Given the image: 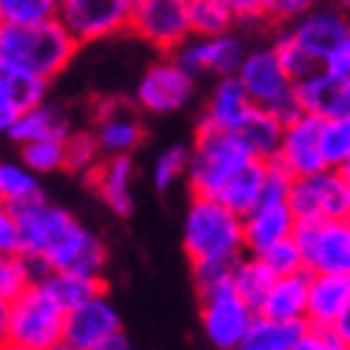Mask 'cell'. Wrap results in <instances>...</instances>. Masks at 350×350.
<instances>
[{
    "label": "cell",
    "instance_id": "6da1fadb",
    "mask_svg": "<svg viewBox=\"0 0 350 350\" xmlns=\"http://www.w3.org/2000/svg\"><path fill=\"white\" fill-rule=\"evenodd\" d=\"M77 40L60 21L29 26H0V66L51 83L60 77L77 55Z\"/></svg>",
    "mask_w": 350,
    "mask_h": 350
},
{
    "label": "cell",
    "instance_id": "7a4b0ae2",
    "mask_svg": "<svg viewBox=\"0 0 350 350\" xmlns=\"http://www.w3.org/2000/svg\"><path fill=\"white\" fill-rule=\"evenodd\" d=\"M183 248L191 265H202V262L231 265L245 254L242 217L211 197H191L183 219Z\"/></svg>",
    "mask_w": 350,
    "mask_h": 350
},
{
    "label": "cell",
    "instance_id": "3957f363",
    "mask_svg": "<svg viewBox=\"0 0 350 350\" xmlns=\"http://www.w3.org/2000/svg\"><path fill=\"white\" fill-rule=\"evenodd\" d=\"M285 31L319 68L350 77V23L342 9L317 6L288 23Z\"/></svg>",
    "mask_w": 350,
    "mask_h": 350
},
{
    "label": "cell",
    "instance_id": "277c9868",
    "mask_svg": "<svg viewBox=\"0 0 350 350\" xmlns=\"http://www.w3.org/2000/svg\"><path fill=\"white\" fill-rule=\"evenodd\" d=\"M251 154L231 131L197 129L194 143L188 146V168L185 180L194 197H217V191L228 183L231 174H237Z\"/></svg>",
    "mask_w": 350,
    "mask_h": 350
},
{
    "label": "cell",
    "instance_id": "5b68a950",
    "mask_svg": "<svg viewBox=\"0 0 350 350\" xmlns=\"http://www.w3.org/2000/svg\"><path fill=\"white\" fill-rule=\"evenodd\" d=\"M291 174H285L273 160L268 163L265 183H262L259 200L251 205V211L242 214V245L245 254H259L268 245L279 242L293 234L296 217L288 205Z\"/></svg>",
    "mask_w": 350,
    "mask_h": 350
},
{
    "label": "cell",
    "instance_id": "8992f818",
    "mask_svg": "<svg viewBox=\"0 0 350 350\" xmlns=\"http://www.w3.org/2000/svg\"><path fill=\"white\" fill-rule=\"evenodd\" d=\"M234 77L239 80L242 92L248 94V100L256 109H265L276 114L279 120H291L296 114H302L296 109L293 100V80L282 68V63L276 60L271 46H256L245 51L242 63L237 66Z\"/></svg>",
    "mask_w": 350,
    "mask_h": 350
},
{
    "label": "cell",
    "instance_id": "52a82bcc",
    "mask_svg": "<svg viewBox=\"0 0 350 350\" xmlns=\"http://www.w3.org/2000/svg\"><path fill=\"white\" fill-rule=\"evenodd\" d=\"M66 310L51 299L49 291L34 282L14 302H9V342L29 350H49L63 342Z\"/></svg>",
    "mask_w": 350,
    "mask_h": 350
},
{
    "label": "cell",
    "instance_id": "ba28073f",
    "mask_svg": "<svg viewBox=\"0 0 350 350\" xmlns=\"http://www.w3.org/2000/svg\"><path fill=\"white\" fill-rule=\"evenodd\" d=\"M200 293V325L208 345L217 350H234L242 334L254 322V308L234 291L231 276L197 288Z\"/></svg>",
    "mask_w": 350,
    "mask_h": 350
},
{
    "label": "cell",
    "instance_id": "9c48e42d",
    "mask_svg": "<svg viewBox=\"0 0 350 350\" xmlns=\"http://www.w3.org/2000/svg\"><path fill=\"white\" fill-rule=\"evenodd\" d=\"M288 205L296 222L305 219H350V171L322 168L308 177H293Z\"/></svg>",
    "mask_w": 350,
    "mask_h": 350
},
{
    "label": "cell",
    "instance_id": "30bf717a",
    "mask_svg": "<svg viewBox=\"0 0 350 350\" xmlns=\"http://www.w3.org/2000/svg\"><path fill=\"white\" fill-rule=\"evenodd\" d=\"M12 211L17 219V231H21V254L29 256L40 271H43V262L51 256V251L80 222L72 211H66L63 205H55L46 194L31 202L14 205Z\"/></svg>",
    "mask_w": 350,
    "mask_h": 350
},
{
    "label": "cell",
    "instance_id": "8fae6325",
    "mask_svg": "<svg viewBox=\"0 0 350 350\" xmlns=\"http://www.w3.org/2000/svg\"><path fill=\"white\" fill-rule=\"evenodd\" d=\"M194 94H197V80L171 55H160V60H154L139 75L131 103L143 114L165 117V114H177L185 106H191Z\"/></svg>",
    "mask_w": 350,
    "mask_h": 350
},
{
    "label": "cell",
    "instance_id": "7c38bea8",
    "mask_svg": "<svg viewBox=\"0 0 350 350\" xmlns=\"http://www.w3.org/2000/svg\"><path fill=\"white\" fill-rule=\"evenodd\" d=\"M291 237L305 273H350V219H305Z\"/></svg>",
    "mask_w": 350,
    "mask_h": 350
},
{
    "label": "cell",
    "instance_id": "4fadbf2b",
    "mask_svg": "<svg viewBox=\"0 0 350 350\" xmlns=\"http://www.w3.org/2000/svg\"><path fill=\"white\" fill-rule=\"evenodd\" d=\"M137 0H60L57 21L77 46L100 43L129 31Z\"/></svg>",
    "mask_w": 350,
    "mask_h": 350
},
{
    "label": "cell",
    "instance_id": "5bb4252c",
    "mask_svg": "<svg viewBox=\"0 0 350 350\" xmlns=\"http://www.w3.org/2000/svg\"><path fill=\"white\" fill-rule=\"evenodd\" d=\"M131 100L100 97L94 103L92 134L103 157H131L146 139V122Z\"/></svg>",
    "mask_w": 350,
    "mask_h": 350
},
{
    "label": "cell",
    "instance_id": "9a60e30c",
    "mask_svg": "<svg viewBox=\"0 0 350 350\" xmlns=\"http://www.w3.org/2000/svg\"><path fill=\"white\" fill-rule=\"evenodd\" d=\"M120 339H126V334H122V319L106 291L75 305L72 310H66L63 342H68L72 347L103 350Z\"/></svg>",
    "mask_w": 350,
    "mask_h": 350
},
{
    "label": "cell",
    "instance_id": "2e32d148",
    "mask_svg": "<svg viewBox=\"0 0 350 350\" xmlns=\"http://www.w3.org/2000/svg\"><path fill=\"white\" fill-rule=\"evenodd\" d=\"M129 31L160 55H174L191 38L185 0H137Z\"/></svg>",
    "mask_w": 350,
    "mask_h": 350
},
{
    "label": "cell",
    "instance_id": "e0dca14e",
    "mask_svg": "<svg viewBox=\"0 0 350 350\" xmlns=\"http://www.w3.org/2000/svg\"><path fill=\"white\" fill-rule=\"evenodd\" d=\"M245 51H248V46H245L239 34L225 31V34H214V38H188L171 57L200 83L202 77L217 80L234 75Z\"/></svg>",
    "mask_w": 350,
    "mask_h": 350
},
{
    "label": "cell",
    "instance_id": "ac0fdd59",
    "mask_svg": "<svg viewBox=\"0 0 350 350\" xmlns=\"http://www.w3.org/2000/svg\"><path fill=\"white\" fill-rule=\"evenodd\" d=\"M319 126L322 120L310 114H296L285 120L273 163L291 177H308V174L322 171L325 163L319 157Z\"/></svg>",
    "mask_w": 350,
    "mask_h": 350
},
{
    "label": "cell",
    "instance_id": "d6986e66",
    "mask_svg": "<svg viewBox=\"0 0 350 350\" xmlns=\"http://www.w3.org/2000/svg\"><path fill=\"white\" fill-rule=\"evenodd\" d=\"M293 100L302 114L330 120V117H350V77L330 75L317 68L313 75L293 83Z\"/></svg>",
    "mask_w": 350,
    "mask_h": 350
},
{
    "label": "cell",
    "instance_id": "ffe728a7",
    "mask_svg": "<svg viewBox=\"0 0 350 350\" xmlns=\"http://www.w3.org/2000/svg\"><path fill=\"white\" fill-rule=\"evenodd\" d=\"M350 319V273H308L305 322L336 327Z\"/></svg>",
    "mask_w": 350,
    "mask_h": 350
},
{
    "label": "cell",
    "instance_id": "44dd1931",
    "mask_svg": "<svg viewBox=\"0 0 350 350\" xmlns=\"http://www.w3.org/2000/svg\"><path fill=\"white\" fill-rule=\"evenodd\" d=\"M254 103L248 100V94L242 92V85L234 75L228 77H217L208 100L197 117V129H214V131H237L239 122L251 114Z\"/></svg>",
    "mask_w": 350,
    "mask_h": 350
},
{
    "label": "cell",
    "instance_id": "7402d4cb",
    "mask_svg": "<svg viewBox=\"0 0 350 350\" xmlns=\"http://www.w3.org/2000/svg\"><path fill=\"white\" fill-rule=\"evenodd\" d=\"M134 177H137L134 157H103L97 168L89 174L100 200L117 217H129L134 208V191H131Z\"/></svg>",
    "mask_w": 350,
    "mask_h": 350
},
{
    "label": "cell",
    "instance_id": "603a6c76",
    "mask_svg": "<svg viewBox=\"0 0 350 350\" xmlns=\"http://www.w3.org/2000/svg\"><path fill=\"white\" fill-rule=\"evenodd\" d=\"M305 302H308V273L276 276L271 288L256 305V317L282 322V325H305Z\"/></svg>",
    "mask_w": 350,
    "mask_h": 350
},
{
    "label": "cell",
    "instance_id": "cb8c5ba5",
    "mask_svg": "<svg viewBox=\"0 0 350 350\" xmlns=\"http://www.w3.org/2000/svg\"><path fill=\"white\" fill-rule=\"evenodd\" d=\"M43 100H49L46 80L0 66V134L12 129L17 114H23L26 109L38 106Z\"/></svg>",
    "mask_w": 350,
    "mask_h": 350
},
{
    "label": "cell",
    "instance_id": "d4e9b609",
    "mask_svg": "<svg viewBox=\"0 0 350 350\" xmlns=\"http://www.w3.org/2000/svg\"><path fill=\"white\" fill-rule=\"evenodd\" d=\"M68 134H72V117L49 100L17 114L12 129L6 131V137L14 139L17 146L34 143V139H66Z\"/></svg>",
    "mask_w": 350,
    "mask_h": 350
},
{
    "label": "cell",
    "instance_id": "484cf974",
    "mask_svg": "<svg viewBox=\"0 0 350 350\" xmlns=\"http://www.w3.org/2000/svg\"><path fill=\"white\" fill-rule=\"evenodd\" d=\"M282 126H285V122L279 120L276 114L254 106L251 114L239 122V129L234 134H237V139L245 146V151H248L254 160L271 163L276 157L279 139H282Z\"/></svg>",
    "mask_w": 350,
    "mask_h": 350
},
{
    "label": "cell",
    "instance_id": "4316f807",
    "mask_svg": "<svg viewBox=\"0 0 350 350\" xmlns=\"http://www.w3.org/2000/svg\"><path fill=\"white\" fill-rule=\"evenodd\" d=\"M265 171H268V163L262 160H251L245 163L237 174H231L228 183H225L219 191H217V202H222L225 208H231L234 214H245L251 211V205L259 200V191H262V183H265Z\"/></svg>",
    "mask_w": 350,
    "mask_h": 350
},
{
    "label": "cell",
    "instance_id": "83f0119b",
    "mask_svg": "<svg viewBox=\"0 0 350 350\" xmlns=\"http://www.w3.org/2000/svg\"><path fill=\"white\" fill-rule=\"evenodd\" d=\"M38 282L49 291V296L55 299L63 310H72L75 305L92 299V296L106 291V282L94 276H83V273H66V271H46Z\"/></svg>",
    "mask_w": 350,
    "mask_h": 350
},
{
    "label": "cell",
    "instance_id": "f1b7e54d",
    "mask_svg": "<svg viewBox=\"0 0 350 350\" xmlns=\"http://www.w3.org/2000/svg\"><path fill=\"white\" fill-rule=\"evenodd\" d=\"M228 276H231L234 291L254 308V313H256V305L262 302V296H265V291L271 288V282L276 279V276L268 271V265H265V262H262L256 254H242V256H237V259L231 262Z\"/></svg>",
    "mask_w": 350,
    "mask_h": 350
},
{
    "label": "cell",
    "instance_id": "f546056e",
    "mask_svg": "<svg viewBox=\"0 0 350 350\" xmlns=\"http://www.w3.org/2000/svg\"><path fill=\"white\" fill-rule=\"evenodd\" d=\"M185 17L191 38H214L234 31L237 21L222 0H185Z\"/></svg>",
    "mask_w": 350,
    "mask_h": 350
},
{
    "label": "cell",
    "instance_id": "4dcf8cb0",
    "mask_svg": "<svg viewBox=\"0 0 350 350\" xmlns=\"http://www.w3.org/2000/svg\"><path fill=\"white\" fill-rule=\"evenodd\" d=\"M46 191L40 185V177L31 174L21 160L9 163V160H0V197H3V205L14 208V205H23L43 197Z\"/></svg>",
    "mask_w": 350,
    "mask_h": 350
},
{
    "label": "cell",
    "instance_id": "1f68e13d",
    "mask_svg": "<svg viewBox=\"0 0 350 350\" xmlns=\"http://www.w3.org/2000/svg\"><path fill=\"white\" fill-rule=\"evenodd\" d=\"M299 327L302 325H282V322L254 317V322L234 345V350H291Z\"/></svg>",
    "mask_w": 350,
    "mask_h": 350
},
{
    "label": "cell",
    "instance_id": "d6a6232c",
    "mask_svg": "<svg viewBox=\"0 0 350 350\" xmlns=\"http://www.w3.org/2000/svg\"><path fill=\"white\" fill-rule=\"evenodd\" d=\"M319 157L325 168L350 171V117H330L319 126Z\"/></svg>",
    "mask_w": 350,
    "mask_h": 350
},
{
    "label": "cell",
    "instance_id": "836d02e7",
    "mask_svg": "<svg viewBox=\"0 0 350 350\" xmlns=\"http://www.w3.org/2000/svg\"><path fill=\"white\" fill-rule=\"evenodd\" d=\"M40 268L23 254H0V302H14L40 279Z\"/></svg>",
    "mask_w": 350,
    "mask_h": 350
},
{
    "label": "cell",
    "instance_id": "e575fe53",
    "mask_svg": "<svg viewBox=\"0 0 350 350\" xmlns=\"http://www.w3.org/2000/svg\"><path fill=\"white\" fill-rule=\"evenodd\" d=\"M100 160H103V154L89 129H72V134L63 139V171L89 177Z\"/></svg>",
    "mask_w": 350,
    "mask_h": 350
},
{
    "label": "cell",
    "instance_id": "d590c367",
    "mask_svg": "<svg viewBox=\"0 0 350 350\" xmlns=\"http://www.w3.org/2000/svg\"><path fill=\"white\" fill-rule=\"evenodd\" d=\"M60 0H0V26H29L57 17Z\"/></svg>",
    "mask_w": 350,
    "mask_h": 350
},
{
    "label": "cell",
    "instance_id": "8d00e7d4",
    "mask_svg": "<svg viewBox=\"0 0 350 350\" xmlns=\"http://www.w3.org/2000/svg\"><path fill=\"white\" fill-rule=\"evenodd\" d=\"M21 163L31 174H38V177L63 171V139H34V143H23Z\"/></svg>",
    "mask_w": 350,
    "mask_h": 350
},
{
    "label": "cell",
    "instance_id": "74e56055",
    "mask_svg": "<svg viewBox=\"0 0 350 350\" xmlns=\"http://www.w3.org/2000/svg\"><path fill=\"white\" fill-rule=\"evenodd\" d=\"M185 168H188V146L183 143H174L168 148H163L157 154L154 168H151V183L157 191H168L171 185H177L185 177Z\"/></svg>",
    "mask_w": 350,
    "mask_h": 350
},
{
    "label": "cell",
    "instance_id": "f35d334b",
    "mask_svg": "<svg viewBox=\"0 0 350 350\" xmlns=\"http://www.w3.org/2000/svg\"><path fill=\"white\" fill-rule=\"evenodd\" d=\"M256 256L265 262L268 271H271L273 276H291V273L305 271V268H302V254H299V248H296L293 237H285V239L268 245V248L259 251Z\"/></svg>",
    "mask_w": 350,
    "mask_h": 350
},
{
    "label": "cell",
    "instance_id": "ab89813d",
    "mask_svg": "<svg viewBox=\"0 0 350 350\" xmlns=\"http://www.w3.org/2000/svg\"><path fill=\"white\" fill-rule=\"evenodd\" d=\"M291 350H350V342L342 339L334 327H319V325H302L296 334Z\"/></svg>",
    "mask_w": 350,
    "mask_h": 350
},
{
    "label": "cell",
    "instance_id": "60d3db41",
    "mask_svg": "<svg viewBox=\"0 0 350 350\" xmlns=\"http://www.w3.org/2000/svg\"><path fill=\"white\" fill-rule=\"evenodd\" d=\"M322 0H262V21L273 26H288L305 12L317 9Z\"/></svg>",
    "mask_w": 350,
    "mask_h": 350
},
{
    "label": "cell",
    "instance_id": "b9f144b4",
    "mask_svg": "<svg viewBox=\"0 0 350 350\" xmlns=\"http://www.w3.org/2000/svg\"><path fill=\"white\" fill-rule=\"evenodd\" d=\"M0 254H21V231L9 205H0Z\"/></svg>",
    "mask_w": 350,
    "mask_h": 350
},
{
    "label": "cell",
    "instance_id": "7bdbcfd3",
    "mask_svg": "<svg viewBox=\"0 0 350 350\" xmlns=\"http://www.w3.org/2000/svg\"><path fill=\"white\" fill-rule=\"evenodd\" d=\"M237 23H256L262 21V0H222Z\"/></svg>",
    "mask_w": 350,
    "mask_h": 350
},
{
    "label": "cell",
    "instance_id": "ee69618b",
    "mask_svg": "<svg viewBox=\"0 0 350 350\" xmlns=\"http://www.w3.org/2000/svg\"><path fill=\"white\" fill-rule=\"evenodd\" d=\"M9 342V305L0 302V347Z\"/></svg>",
    "mask_w": 350,
    "mask_h": 350
},
{
    "label": "cell",
    "instance_id": "f6af8a7d",
    "mask_svg": "<svg viewBox=\"0 0 350 350\" xmlns=\"http://www.w3.org/2000/svg\"><path fill=\"white\" fill-rule=\"evenodd\" d=\"M103 350H129V342L120 339V342H114V345H109V347H103Z\"/></svg>",
    "mask_w": 350,
    "mask_h": 350
},
{
    "label": "cell",
    "instance_id": "bcb514c9",
    "mask_svg": "<svg viewBox=\"0 0 350 350\" xmlns=\"http://www.w3.org/2000/svg\"><path fill=\"white\" fill-rule=\"evenodd\" d=\"M49 350H77V347H72L68 342H57V345H51Z\"/></svg>",
    "mask_w": 350,
    "mask_h": 350
},
{
    "label": "cell",
    "instance_id": "7dc6e473",
    "mask_svg": "<svg viewBox=\"0 0 350 350\" xmlns=\"http://www.w3.org/2000/svg\"><path fill=\"white\" fill-rule=\"evenodd\" d=\"M0 350H29V347H21V345H12V342H6V345L0 347Z\"/></svg>",
    "mask_w": 350,
    "mask_h": 350
},
{
    "label": "cell",
    "instance_id": "c3c4849f",
    "mask_svg": "<svg viewBox=\"0 0 350 350\" xmlns=\"http://www.w3.org/2000/svg\"><path fill=\"white\" fill-rule=\"evenodd\" d=\"M0 205H3V197H0Z\"/></svg>",
    "mask_w": 350,
    "mask_h": 350
}]
</instances>
